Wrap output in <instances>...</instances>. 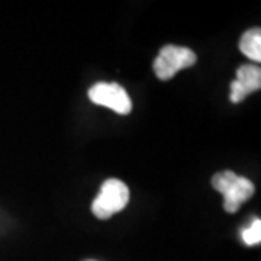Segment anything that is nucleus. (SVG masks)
Masks as SVG:
<instances>
[{
  "mask_svg": "<svg viewBox=\"0 0 261 261\" xmlns=\"http://www.w3.org/2000/svg\"><path fill=\"white\" fill-rule=\"evenodd\" d=\"M215 190L224 195V207L228 214L237 212L245 200L254 195V185L248 178L240 177L233 171H222L212 177Z\"/></svg>",
  "mask_w": 261,
  "mask_h": 261,
  "instance_id": "1",
  "label": "nucleus"
},
{
  "mask_svg": "<svg viewBox=\"0 0 261 261\" xmlns=\"http://www.w3.org/2000/svg\"><path fill=\"white\" fill-rule=\"evenodd\" d=\"M129 202V189L118 180L109 178L100 187L99 195L92 203V212L99 219H109L112 215L123 211Z\"/></svg>",
  "mask_w": 261,
  "mask_h": 261,
  "instance_id": "2",
  "label": "nucleus"
},
{
  "mask_svg": "<svg viewBox=\"0 0 261 261\" xmlns=\"http://www.w3.org/2000/svg\"><path fill=\"white\" fill-rule=\"evenodd\" d=\"M196 63V54L186 47L166 45L160 49L159 57L154 61V73L160 80H170L180 70L189 68Z\"/></svg>",
  "mask_w": 261,
  "mask_h": 261,
  "instance_id": "3",
  "label": "nucleus"
},
{
  "mask_svg": "<svg viewBox=\"0 0 261 261\" xmlns=\"http://www.w3.org/2000/svg\"><path fill=\"white\" fill-rule=\"evenodd\" d=\"M89 99L96 105L112 109L119 115H128L132 103L125 89L116 83H97L89 90Z\"/></svg>",
  "mask_w": 261,
  "mask_h": 261,
  "instance_id": "4",
  "label": "nucleus"
},
{
  "mask_svg": "<svg viewBox=\"0 0 261 261\" xmlns=\"http://www.w3.org/2000/svg\"><path fill=\"white\" fill-rule=\"evenodd\" d=\"M260 67H257V65H241L237 70V79L231 83V102H243L248 94L260 90Z\"/></svg>",
  "mask_w": 261,
  "mask_h": 261,
  "instance_id": "5",
  "label": "nucleus"
},
{
  "mask_svg": "<svg viewBox=\"0 0 261 261\" xmlns=\"http://www.w3.org/2000/svg\"><path fill=\"white\" fill-rule=\"evenodd\" d=\"M240 49L252 61H261V31L258 28L248 29L240 41Z\"/></svg>",
  "mask_w": 261,
  "mask_h": 261,
  "instance_id": "6",
  "label": "nucleus"
},
{
  "mask_svg": "<svg viewBox=\"0 0 261 261\" xmlns=\"http://www.w3.org/2000/svg\"><path fill=\"white\" fill-rule=\"evenodd\" d=\"M243 241L247 245H257L261 241V221L260 219H255L250 228H247L245 231H243Z\"/></svg>",
  "mask_w": 261,
  "mask_h": 261,
  "instance_id": "7",
  "label": "nucleus"
}]
</instances>
